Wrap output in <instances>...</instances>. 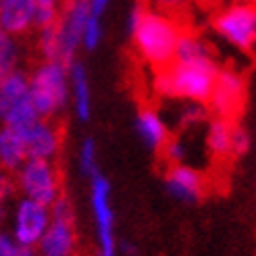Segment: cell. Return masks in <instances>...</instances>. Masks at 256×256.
I'll list each match as a JSON object with an SVG mask.
<instances>
[{
    "label": "cell",
    "mask_w": 256,
    "mask_h": 256,
    "mask_svg": "<svg viewBox=\"0 0 256 256\" xmlns=\"http://www.w3.org/2000/svg\"><path fill=\"white\" fill-rule=\"evenodd\" d=\"M200 58H212V52L206 46V42L192 32H182L179 34L177 46H175L173 60L188 62V60H200Z\"/></svg>",
    "instance_id": "19"
},
{
    "label": "cell",
    "mask_w": 256,
    "mask_h": 256,
    "mask_svg": "<svg viewBox=\"0 0 256 256\" xmlns=\"http://www.w3.org/2000/svg\"><path fill=\"white\" fill-rule=\"evenodd\" d=\"M17 194V186H15V177L10 173L0 169V202H10Z\"/></svg>",
    "instance_id": "27"
},
{
    "label": "cell",
    "mask_w": 256,
    "mask_h": 256,
    "mask_svg": "<svg viewBox=\"0 0 256 256\" xmlns=\"http://www.w3.org/2000/svg\"><path fill=\"white\" fill-rule=\"evenodd\" d=\"M232 130L234 121L223 117H212L206 127V148L214 158L232 156Z\"/></svg>",
    "instance_id": "18"
},
{
    "label": "cell",
    "mask_w": 256,
    "mask_h": 256,
    "mask_svg": "<svg viewBox=\"0 0 256 256\" xmlns=\"http://www.w3.org/2000/svg\"><path fill=\"white\" fill-rule=\"evenodd\" d=\"M246 100V78L236 69H219L212 92L208 98V106L214 117L232 119L242 110Z\"/></svg>",
    "instance_id": "9"
},
{
    "label": "cell",
    "mask_w": 256,
    "mask_h": 256,
    "mask_svg": "<svg viewBox=\"0 0 256 256\" xmlns=\"http://www.w3.org/2000/svg\"><path fill=\"white\" fill-rule=\"evenodd\" d=\"M152 4V10H158V12H179L184 8L186 0H148Z\"/></svg>",
    "instance_id": "28"
},
{
    "label": "cell",
    "mask_w": 256,
    "mask_h": 256,
    "mask_svg": "<svg viewBox=\"0 0 256 256\" xmlns=\"http://www.w3.org/2000/svg\"><path fill=\"white\" fill-rule=\"evenodd\" d=\"M34 28V0H2L0 30L8 36L28 34Z\"/></svg>",
    "instance_id": "14"
},
{
    "label": "cell",
    "mask_w": 256,
    "mask_h": 256,
    "mask_svg": "<svg viewBox=\"0 0 256 256\" xmlns=\"http://www.w3.org/2000/svg\"><path fill=\"white\" fill-rule=\"evenodd\" d=\"M80 169L86 177H96L100 175L98 171V154H96V142L92 138H86L80 148Z\"/></svg>",
    "instance_id": "21"
},
{
    "label": "cell",
    "mask_w": 256,
    "mask_h": 256,
    "mask_svg": "<svg viewBox=\"0 0 256 256\" xmlns=\"http://www.w3.org/2000/svg\"><path fill=\"white\" fill-rule=\"evenodd\" d=\"M100 38H102V28H100V21L98 17H92L90 15L88 17V23H86V28H84V36H82V44L86 48H96L98 42H100Z\"/></svg>",
    "instance_id": "26"
},
{
    "label": "cell",
    "mask_w": 256,
    "mask_h": 256,
    "mask_svg": "<svg viewBox=\"0 0 256 256\" xmlns=\"http://www.w3.org/2000/svg\"><path fill=\"white\" fill-rule=\"evenodd\" d=\"M30 96L40 119H54L69 104V73L62 62L44 60L30 75Z\"/></svg>",
    "instance_id": "3"
},
{
    "label": "cell",
    "mask_w": 256,
    "mask_h": 256,
    "mask_svg": "<svg viewBox=\"0 0 256 256\" xmlns=\"http://www.w3.org/2000/svg\"><path fill=\"white\" fill-rule=\"evenodd\" d=\"M69 73V88L73 92V108L75 114L82 119L88 121L90 114H92V98H90V84H88V73L84 69L82 62L73 60L71 65L67 67Z\"/></svg>",
    "instance_id": "17"
},
{
    "label": "cell",
    "mask_w": 256,
    "mask_h": 256,
    "mask_svg": "<svg viewBox=\"0 0 256 256\" xmlns=\"http://www.w3.org/2000/svg\"><path fill=\"white\" fill-rule=\"evenodd\" d=\"M12 177H15L17 192H21V198L40 202L48 208L62 194L60 173L54 160L28 158Z\"/></svg>",
    "instance_id": "4"
},
{
    "label": "cell",
    "mask_w": 256,
    "mask_h": 256,
    "mask_svg": "<svg viewBox=\"0 0 256 256\" xmlns=\"http://www.w3.org/2000/svg\"><path fill=\"white\" fill-rule=\"evenodd\" d=\"M160 154L169 162V167L171 164H182V162H186V156H188V146L184 140L169 138L167 142H164V146L160 148Z\"/></svg>",
    "instance_id": "24"
},
{
    "label": "cell",
    "mask_w": 256,
    "mask_h": 256,
    "mask_svg": "<svg viewBox=\"0 0 256 256\" xmlns=\"http://www.w3.org/2000/svg\"><path fill=\"white\" fill-rule=\"evenodd\" d=\"M38 256H78L75 221L50 219V225L36 246Z\"/></svg>",
    "instance_id": "13"
},
{
    "label": "cell",
    "mask_w": 256,
    "mask_h": 256,
    "mask_svg": "<svg viewBox=\"0 0 256 256\" xmlns=\"http://www.w3.org/2000/svg\"><path fill=\"white\" fill-rule=\"evenodd\" d=\"M246 2H250V0H246Z\"/></svg>",
    "instance_id": "34"
},
{
    "label": "cell",
    "mask_w": 256,
    "mask_h": 256,
    "mask_svg": "<svg viewBox=\"0 0 256 256\" xmlns=\"http://www.w3.org/2000/svg\"><path fill=\"white\" fill-rule=\"evenodd\" d=\"M164 188H167L169 196H173L179 202H198L204 194V175L190 167V164H171L164 175Z\"/></svg>",
    "instance_id": "12"
},
{
    "label": "cell",
    "mask_w": 256,
    "mask_h": 256,
    "mask_svg": "<svg viewBox=\"0 0 256 256\" xmlns=\"http://www.w3.org/2000/svg\"><path fill=\"white\" fill-rule=\"evenodd\" d=\"M208 117V110L200 102H186V104L179 108V127H192V125H200Z\"/></svg>",
    "instance_id": "22"
},
{
    "label": "cell",
    "mask_w": 256,
    "mask_h": 256,
    "mask_svg": "<svg viewBox=\"0 0 256 256\" xmlns=\"http://www.w3.org/2000/svg\"><path fill=\"white\" fill-rule=\"evenodd\" d=\"M212 28L229 44H234L236 48L244 50V52H250L254 46V38H256L254 6L250 2L232 4L229 8L216 12V17L212 19Z\"/></svg>",
    "instance_id": "6"
},
{
    "label": "cell",
    "mask_w": 256,
    "mask_h": 256,
    "mask_svg": "<svg viewBox=\"0 0 256 256\" xmlns=\"http://www.w3.org/2000/svg\"><path fill=\"white\" fill-rule=\"evenodd\" d=\"M90 17V0H65L60 4V17L56 21L60 62L69 67L75 60V52L82 44L84 28Z\"/></svg>",
    "instance_id": "8"
},
{
    "label": "cell",
    "mask_w": 256,
    "mask_h": 256,
    "mask_svg": "<svg viewBox=\"0 0 256 256\" xmlns=\"http://www.w3.org/2000/svg\"><path fill=\"white\" fill-rule=\"evenodd\" d=\"M216 73H219V67H216L212 58H200L188 62L173 60L171 65L156 73L154 88L162 96L206 104L216 80Z\"/></svg>",
    "instance_id": "1"
},
{
    "label": "cell",
    "mask_w": 256,
    "mask_h": 256,
    "mask_svg": "<svg viewBox=\"0 0 256 256\" xmlns=\"http://www.w3.org/2000/svg\"><path fill=\"white\" fill-rule=\"evenodd\" d=\"M17 60L19 58H12V56H0V84L17 69Z\"/></svg>",
    "instance_id": "30"
},
{
    "label": "cell",
    "mask_w": 256,
    "mask_h": 256,
    "mask_svg": "<svg viewBox=\"0 0 256 256\" xmlns=\"http://www.w3.org/2000/svg\"><path fill=\"white\" fill-rule=\"evenodd\" d=\"M0 256H38L36 248L23 246L8 232L0 229Z\"/></svg>",
    "instance_id": "23"
},
{
    "label": "cell",
    "mask_w": 256,
    "mask_h": 256,
    "mask_svg": "<svg viewBox=\"0 0 256 256\" xmlns=\"http://www.w3.org/2000/svg\"><path fill=\"white\" fill-rule=\"evenodd\" d=\"M136 132L142 138V142L154 152H160L164 142L169 140V130H167V121L160 117V112L144 106L140 108L138 117H136Z\"/></svg>",
    "instance_id": "15"
},
{
    "label": "cell",
    "mask_w": 256,
    "mask_h": 256,
    "mask_svg": "<svg viewBox=\"0 0 256 256\" xmlns=\"http://www.w3.org/2000/svg\"><path fill=\"white\" fill-rule=\"evenodd\" d=\"M108 0H90V15L92 17H100L102 10L106 8Z\"/></svg>",
    "instance_id": "31"
},
{
    "label": "cell",
    "mask_w": 256,
    "mask_h": 256,
    "mask_svg": "<svg viewBox=\"0 0 256 256\" xmlns=\"http://www.w3.org/2000/svg\"><path fill=\"white\" fill-rule=\"evenodd\" d=\"M182 32H184L182 25L171 15L144 8V15L136 25V30L132 32V36H134V46L138 50V54L148 65L160 71L173 62L175 46Z\"/></svg>",
    "instance_id": "2"
},
{
    "label": "cell",
    "mask_w": 256,
    "mask_h": 256,
    "mask_svg": "<svg viewBox=\"0 0 256 256\" xmlns=\"http://www.w3.org/2000/svg\"><path fill=\"white\" fill-rule=\"evenodd\" d=\"M0 56L19 58V50H17L15 40H12V36H8V34L2 32V30H0Z\"/></svg>",
    "instance_id": "29"
},
{
    "label": "cell",
    "mask_w": 256,
    "mask_h": 256,
    "mask_svg": "<svg viewBox=\"0 0 256 256\" xmlns=\"http://www.w3.org/2000/svg\"><path fill=\"white\" fill-rule=\"evenodd\" d=\"M121 250H123L125 254H134V246H130L127 242H123V244H121Z\"/></svg>",
    "instance_id": "33"
},
{
    "label": "cell",
    "mask_w": 256,
    "mask_h": 256,
    "mask_svg": "<svg viewBox=\"0 0 256 256\" xmlns=\"http://www.w3.org/2000/svg\"><path fill=\"white\" fill-rule=\"evenodd\" d=\"M252 146V138L244 125H240L234 121V130H232V156H244L248 154V150Z\"/></svg>",
    "instance_id": "25"
},
{
    "label": "cell",
    "mask_w": 256,
    "mask_h": 256,
    "mask_svg": "<svg viewBox=\"0 0 256 256\" xmlns=\"http://www.w3.org/2000/svg\"><path fill=\"white\" fill-rule=\"evenodd\" d=\"M90 200H92V212L96 221L100 256H117V244H114V232H112L114 214L110 208V186L106 177L102 175L92 177Z\"/></svg>",
    "instance_id": "10"
},
{
    "label": "cell",
    "mask_w": 256,
    "mask_h": 256,
    "mask_svg": "<svg viewBox=\"0 0 256 256\" xmlns=\"http://www.w3.org/2000/svg\"><path fill=\"white\" fill-rule=\"evenodd\" d=\"M8 221V204L6 202H0V229L2 225Z\"/></svg>",
    "instance_id": "32"
},
{
    "label": "cell",
    "mask_w": 256,
    "mask_h": 256,
    "mask_svg": "<svg viewBox=\"0 0 256 256\" xmlns=\"http://www.w3.org/2000/svg\"><path fill=\"white\" fill-rule=\"evenodd\" d=\"M36 119L40 117L32 104L28 73L15 69L0 84V123L21 132Z\"/></svg>",
    "instance_id": "5"
},
{
    "label": "cell",
    "mask_w": 256,
    "mask_h": 256,
    "mask_svg": "<svg viewBox=\"0 0 256 256\" xmlns=\"http://www.w3.org/2000/svg\"><path fill=\"white\" fill-rule=\"evenodd\" d=\"M60 17V0H34V28L44 30Z\"/></svg>",
    "instance_id": "20"
},
{
    "label": "cell",
    "mask_w": 256,
    "mask_h": 256,
    "mask_svg": "<svg viewBox=\"0 0 256 256\" xmlns=\"http://www.w3.org/2000/svg\"><path fill=\"white\" fill-rule=\"evenodd\" d=\"M10 216V236L19 244L36 248L42 240L44 232L50 225V208L40 202H34L30 198H19L12 204Z\"/></svg>",
    "instance_id": "7"
},
{
    "label": "cell",
    "mask_w": 256,
    "mask_h": 256,
    "mask_svg": "<svg viewBox=\"0 0 256 256\" xmlns=\"http://www.w3.org/2000/svg\"><path fill=\"white\" fill-rule=\"evenodd\" d=\"M28 158L54 160L60 152L62 134L52 119H36L32 125L21 130Z\"/></svg>",
    "instance_id": "11"
},
{
    "label": "cell",
    "mask_w": 256,
    "mask_h": 256,
    "mask_svg": "<svg viewBox=\"0 0 256 256\" xmlns=\"http://www.w3.org/2000/svg\"><path fill=\"white\" fill-rule=\"evenodd\" d=\"M25 160H28V150L21 132L2 125L0 127V169L15 175Z\"/></svg>",
    "instance_id": "16"
}]
</instances>
